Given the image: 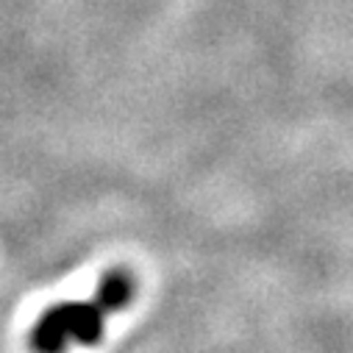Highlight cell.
Here are the masks:
<instances>
[{"instance_id": "obj_1", "label": "cell", "mask_w": 353, "mask_h": 353, "mask_svg": "<svg viewBox=\"0 0 353 353\" xmlns=\"http://www.w3.org/2000/svg\"><path fill=\"white\" fill-rule=\"evenodd\" d=\"M134 298V279L123 270L109 273L90 301H64L48 309L31 331L37 353H64L70 342L95 345L103 339V325L112 312H120Z\"/></svg>"}]
</instances>
